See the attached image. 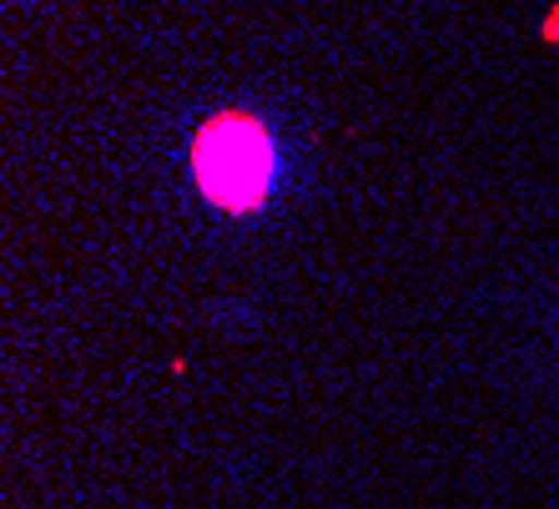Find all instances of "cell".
I'll return each instance as SVG.
<instances>
[{"label":"cell","instance_id":"obj_1","mask_svg":"<svg viewBox=\"0 0 559 509\" xmlns=\"http://www.w3.org/2000/svg\"><path fill=\"white\" fill-rule=\"evenodd\" d=\"M192 171L212 208L252 212V208H262V197L273 187L277 152L258 121L227 111V117H212L207 127L197 131Z\"/></svg>","mask_w":559,"mask_h":509}]
</instances>
